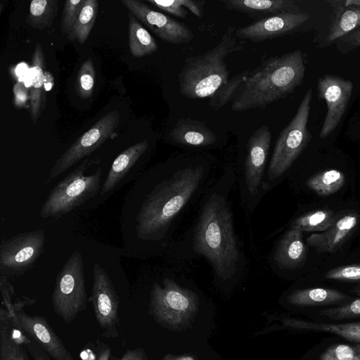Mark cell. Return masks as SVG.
<instances>
[{
	"instance_id": "cell-12",
	"label": "cell",
	"mask_w": 360,
	"mask_h": 360,
	"mask_svg": "<svg viewBox=\"0 0 360 360\" xmlns=\"http://www.w3.org/2000/svg\"><path fill=\"white\" fill-rule=\"evenodd\" d=\"M46 233L43 229L24 232L0 243V273L19 276L34 266L44 251Z\"/></svg>"
},
{
	"instance_id": "cell-35",
	"label": "cell",
	"mask_w": 360,
	"mask_h": 360,
	"mask_svg": "<svg viewBox=\"0 0 360 360\" xmlns=\"http://www.w3.org/2000/svg\"><path fill=\"white\" fill-rule=\"evenodd\" d=\"M320 314L332 320L360 317V298L340 307L324 309Z\"/></svg>"
},
{
	"instance_id": "cell-29",
	"label": "cell",
	"mask_w": 360,
	"mask_h": 360,
	"mask_svg": "<svg viewBox=\"0 0 360 360\" xmlns=\"http://www.w3.org/2000/svg\"><path fill=\"white\" fill-rule=\"evenodd\" d=\"M98 2L97 0H86L82 9L67 36L71 41L83 44L87 39L97 18Z\"/></svg>"
},
{
	"instance_id": "cell-2",
	"label": "cell",
	"mask_w": 360,
	"mask_h": 360,
	"mask_svg": "<svg viewBox=\"0 0 360 360\" xmlns=\"http://www.w3.org/2000/svg\"><path fill=\"white\" fill-rule=\"evenodd\" d=\"M236 181V172L229 167L208 185L195 223L185 238L188 250L193 256L206 259L214 279L222 283L239 278L246 266L229 199Z\"/></svg>"
},
{
	"instance_id": "cell-28",
	"label": "cell",
	"mask_w": 360,
	"mask_h": 360,
	"mask_svg": "<svg viewBox=\"0 0 360 360\" xmlns=\"http://www.w3.org/2000/svg\"><path fill=\"white\" fill-rule=\"evenodd\" d=\"M338 219L329 210H319L307 212L296 217L290 224L301 231H324L331 227Z\"/></svg>"
},
{
	"instance_id": "cell-39",
	"label": "cell",
	"mask_w": 360,
	"mask_h": 360,
	"mask_svg": "<svg viewBox=\"0 0 360 360\" xmlns=\"http://www.w3.org/2000/svg\"><path fill=\"white\" fill-rule=\"evenodd\" d=\"M30 88L23 82H18L13 87V105L15 108L21 109L27 106L28 101H30Z\"/></svg>"
},
{
	"instance_id": "cell-38",
	"label": "cell",
	"mask_w": 360,
	"mask_h": 360,
	"mask_svg": "<svg viewBox=\"0 0 360 360\" xmlns=\"http://www.w3.org/2000/svg\"><path fill=\"white\" fill-rule=\"evenodd\" d=\"M147 2L165 13H170L179 18H186L188 14L182 5L181 0H147Z\"/></svg>"
},
{
	"instance_id": "cell-37",
	"label": "cell",
	"mask_w": 360,
	"mask_h": 360,
	"mask_svg": "<svg viewBox=\"0 0 360 360\" xmlns=\"http://www.w3.org/2000/svg\"><path fill=\"white\" fill-rule=\"evenodd\" d=\"M325 276L333 280L360 281V264L336 267L327 271Z\"/></svg>"
},
{
	"instance_id": "cell-8",
	"label": "cell",
	"mask_w": 360,
	"mask_h": 360,
	"mask_svg": "<svg viewBox=\"0 0 360 360\" xmlns=\"http://www.w3.org/2000/svg\"><path fill=\"white\" fill-rule=\"evenodd\" d=\"M150 312L157 323L170 330L188 327L197 314V293L165 278L162 285L154 283L150 293Z\"/></svg>"
},
{
	"instance_id": "cell-9",
	"label": "cell",
	"mask_w": 360,
	"mask_h": 360,
	"mask_svg": "<svg viewBox=\"0 0 360 360\" xmlns=\"http://www.w3.org/2000/svg\"><path fill=\"white\" fill-rule=\"evenodd\" d=\"M54 312L65 323L74 321L86 309L83 258L79 250L73 252L58 273L51 295Z\"/></svg>"
},
{
	"instance_id": "cell-34",
	"label": "cell",
	"mask_w": 360,
	"mask_h": 360,
	"mask_svg": "<svg viewBox=\"0 0 360 360\" xmlns=\"http://www.w3.org/2000/svg\"><path fill=\"white\" fill-rule=\"evenodd\" d=\"M86 0H67L65 1L60 20V30L67 36L75 23Z\"/></svg>"
},
{
	"instance_id": "cell-32",
	"label": "cell",
	"mask_w": 360,
	"mask_h": 360,
	"mask_svg": "<svg viewBox=\"0 0 360 360\" xmlns=\"http://www.w3.org/2000/svg\"><path fill=\"white\" fill-rule=\"evenodd\" d=\"M250 72V70H245L229 79L225 84L222 85L210 97L208 103L209 106L217 110L225 105L231 100H233L238 89L245 81Z\"/></svg>"
},
{
	"instance_id": "cell-3",
	"label": "cell",
	"mask_w": 360,
	"mask_h": 360,
	"mask_svg": "<svg viewBox=\"0 0 360 360\" xmlns=\"http://www.w3.org/2000/svg\"><path fill=\"white\" fill-rule=\"evenodd\" d=\"M303 53L295 50L268 58L250 72L232 100L233 111L265 108L300 86L305 75Z\"/></svg>"
},
{
	"instance_id": "cell-27",
	"label": "cell",
	"mask_w": 360,
	"mask_h": 360,
	"mask_svg": "<svg viewBox=\"0 0 360 360\" xmlns=\"http://www.w3.org/2000/svg\"><path fill=\"white\" fill-rule=\"evenodd\" d=\"M58 11V0H33L30 5L26 22L34 29H47L52 25Z\"/></svg>"
},
{
	"instance_id": "cell-25",
	"label": "cell",
	"mask_w": 360,
	"mask_h": 360,
	"mask_svg": "<svg viewBox=\"0 0 360 360\" xmlns=\"http://www.w3.org/2000/svg\"><path fill=\"white\" fill-rule=\"evenodd\" d=\"M129 19V48L135 58H141L156 52L158 46L148 31L141 22L128 11Z\"/></svg>"
},
{
	"instance_id": "cell-30",
	"label": "cell",
	"mask_w": 360,
	"mask_h": 360,
	"mask_svg": "<svg viewBox=\"0 0 360 360\" xmlns=\"http://www.w3.org/2000/svg\"><path fill=\"white\" fill-rule=\"evenodd\" d=\"M345 182V176L341 171L334 169L322 171L305 182L306 186L316 194L330 195L339 191Z\"/></svg>"
},
{
	"instance_id": "cell-45",
	"label": "cell",
	"mask_w": 360,
	"mask_h": 360,
	"mask_svg": "<svg viewBox=\"0 0 360 360\" xmlns=\"http://www.w3.org/2000/svg\"><path fill=\"white\" fill-rule=\"evenodd\" d=\"M117 360H148L145 350L141 347L127 349Z\"/></svg>"
},
{
	"instance_id": "cell-41",
	"label": "cell",
	"mask_w": 360,
	"mask_h": 360,
	"mask_svg": "<svg viewBox=\"0 0 360 360\" xmlns=\"http://www.w3.org/2000/svg\"><path fill=\"white\" fill-rule=\"evenodd\" d=\"M326 2L332 8L334 14L348 9L360 8V0H327Z\"/></svg>"
},
{
	"instance_id": "cell-42",
	"label": "cell",
	"mask_w": 360,
	"mask_h": 360,
	"mask_svg": "<svg viewBox=\"0 0 360 360\" xmlns=\"http://www.w3.org/2000/svg\"><path fill=\"white\" fill-rule=\"evenodd\" d=\"M92 353V360H110L112 350L105 342L98 339Z\"/></svg>"
},
{
	"instance_id": "cell-6",
	"label": "cell",
	"mask_w": 360,
	"mask_h": 360,
	"mask_svg": "<svg viewBox=\"0 0 360 360\" xmlns=\"http://www.w3.org/2000/svg\"><path fill=\"white\" fill-rule=\"evenodd\" d=\"M98 158H86L51 191L43 203L40 217H60L94 197L101 187V167L85 174L88 168L98 164Z\"/></svg>"
},
{
	"instance_id": "cell-21",
	"label": "cell",
	"mask_w": 360,
	"mask_h": 360,
	"mask_svg": "<svg viewBox=\"0 0 360 360\" xmlns=\"http://www.w3.org/2000/svg\"><path fill=\"white\" fill-rule=\"evenodd\" d=\"M169 135L173 143L184 147L204 148L217 142L216 135L210 128L191 119L179 120Z\"/></svg>"
},
{
	"instance_id": "cell-7",
	"label": "cell",
	"mask_w": 360,
	"mask_h": 360,
	"mask_svg": "<svg viewBox=\"0 0 360 360\" xmlns=\"http://www.w3.org/2000/svg\"><path fill=\"white\" fill-rule=\"evenodd\" d=\"M271 142L269 127L263 124L249 137L245 157L238 167L236 176L240 199L247 217L253 213L264 196L262 182L267 168Z\"/></svg>"
},
{
	"instance_id": "cell-48",
	"label": "cell",
	"mask_w": 360,
	"mask_h": 360,
	"mask_svg": "<svg viewBox=\"0 0 360 360\" xmlns=\"http://www.w3.org/2000/svg\"><path fill=\"white\" fill-rule=\"evenodd\" d=\"M354 292H355L357 295H360V283H359V285H358L354 288Z\"/></svg>"
},
{
	"instance_id": "cell-17",
	"label": "cell",
	"mask_w": 360,
	"mask_h": 360,
	"mask_svg": "<svg viewBox=\"0 0 360 360\" xmlns=\"http://www.w3.org/2000/svg\"><path fill=\"white\" fill-rule=\"evenodd\" d=\"M46 67L45 56L39 42H37L32 59V68L29 71L31 80L30 90V117L36 123L42 111L46 108V91L50 89L53 79L46 82L52 75L44 72Z\"/></svg>"
},
{
	"instance_id": "cell-44",
	"label": "cell",
	"mask_w": 360,
	"mask_h": 360,
	"mask_svg": "<svg viewBox=\"0 0 360 360\" xmlns=\"http://www.w3.org/2000/svg\"><path fill=\"white\" fill-rule=\"evenodd\" d=\"M184 7H186L198 18H201L203 15V6L205 4V1L201 0H181Z\"/></svg>"
},
{
	"instance_id": "cell-49",
	"label": "cell",
	"mask_w": 360,
	"mask_h": 360,
	"mask_svg": "<svg viewBox=\"0 0 360 360\" xmlns=\"http://www.w3.org/2000/svg\"><path fill=\"white\" fill-rule=\"evenodd\" d=\"M354 349H355V350L356 351V352L359 354V355L360 356V344H357V345L354 347Z\"/></svg>"
},
{
	"instance_id": "cell-19",
	"label": "cell",
	"mask_w": 360,
	"mask_h": 360,
	"mask_svg": "<svg viewBox=\"0 0 360 360\" xmlns=\"http://www.w3.org/2000/svg\"><path fill=\"white\" fill-rule=\"evenodd\" d=\"M231 11L242 13L256 21L283 13H302L294 0H224Z\"/></svg>"
},
{
	"instance_id": "cell-40",
	"label": "cell",
	"mask_w": 360,
	"mask_h": 360,
	"mask_svg": "<svg viewBox=\"0 0 360 360\" xmlns=\"http://www.w3.org/2000/svg\"><path fill=\"white\" fill-rule=\"evenodd\" d=\"M20 333L22 342L33 360H51L48 354L38 344L21 331Z\"/></svg>"
},
{
	"instance_id": "cell-15",
	"label": "cell",
	"mask_w": 360,
	"mask_h": 360,
	"mask_svg": "<svg viewBox=\"0 0 360 360\" xmlns=\"http://www.w3.org/2000/svg\"><path fill=\"white\" fill-rule=\"evenodd\" d=\"M353 90V83L348 79L327 74L318 80V96L327 105L326 115L319 137L328 136L338 126L347 108Z\"/></svg>"
},
{
	"instance_id": "cell-50",
	"label": "cell",
	"mask_w": 360,
	"mask_h": 360,
	"mask_svg": "<svg viewBox=\"0 0 360 360\" xmlns=\"http://www.w3.org/2000/svg\"><path fill=\"white\" fill-rule=\"evenodd\" d=\"M6 1H1V6H1V8H0L1 13H2L3 10H4L3 8L5 6L4 4H6Z\"/></svg>"
},
{
	"instance_id": "cell-33",
	"label": "cell",
	"mask_w": 360,
	"mask_h": 360,
	"mask_svg": "<svg viewBox=\"0 0 360 360\" xmlns=\"http://www.w3.org/2000/svg\"><path fill=\"white\" fill-rule=\"evenodd\" d=\"M96 72L93 60L87 58L81 65L75 82L77 95L82 99H86L92 96L94 89Z\"/></svg>"
},
{
	"instance_id": "cell-46",
	"label": "cell",
	"mask_w": 360,
	"mask_h": 360,
	"mask_svg": "<svg viewBox=\"0 0 360 360\" xmlns=\"http://www.w3.org/2000/svg\"><path fill=\"white\" fill-rule=\"evenodd\" d=\"M163 360H194V359L188 355H184V356H179L176 357L172 356L171 355L168 354L166 355Z\"/></svg>"
},
{
	"instance_id": "cell-5",
	"label": "cell",
	"mask_w": 360,
	"mask_h": 360,
	"mask_svg": "<svg viewBox=\"0 0 360 360\" xmlns=\"http://www.w3.org/2000/svg\"><path fill=\"white\" fill-rule=\"evenodd\" d=\"M311 98L312 89L309 88L295 115L276 139L262 182L264 195L279 183L311 141L307 123Z\"/></svg>"
},
{
	"instance_id": "cell-1",
	"label": "cell",
	"mask_w": 360,
	"mask_h": 360,
	"mask_svg": "<svg viewBox=\"0 0 360 360\" xmlns=\"http://www.w3.org/2000/svg\"><path fill=\"white\" fill-rule=\"evenodd\" d=\"M210 161L174 159L148 176L147 190L136 215L138 238L153 252L169 243L174 226L191 202L210 184Z\"/></svg>"
},
{
	"instance_id": "cell-26",
	"label": "cell",
	"mask_w": 360,
	"mask_h": 360,
	"mask_svg": "<svg viewBox=\"0 0 360 360\" xmlns=\"http://www.w3.org/2000/svg\"><path fill=\"white\" fill-rule=\"evenodd\" d=\"M288 327L338 335L348 341L360 344V322L346 323H319L303 320L289 319L285 321Z\"/></svg>"
},
{
	"instance_id": "cell-10",
	"label": "cell",
	"mask_w": 360,
	"mask_h": 360,
	"mask_svg": "<svg viewBox=\"0 0 360 360\" xmlns=\"http://www.w3.org/2000/svg\"><path fill=\"white\" fill-rule=\"evenodd\" d=\"M35 302V298L24 297L13 302V312L8 314L13 326L38 344L53 360H75L45 317L30 315L23 310L24 307Z\"/></svg>"
},
{
	"instance_id": "cell-43",
	"label": "cell",
	"mask_w": 360,
	"mask_h": 360,
	"mask_svg": "<svg viewBox=\"0 0 360 360\" xmlns=\"http://www.w3.org/2000/svg\"><path fill=\"white\" fill-rule=\"evenodd\" d=\"M339 41L347 45L350 50L360 47V27L340 38Z\"/></svg>"
},
{
	"instance_id": "cell-20",
	"label": "cell",
	"mask_w": 360,
	"mask_h": 360,
	"mask_svg": "<svg viewBox=\"0 0 360 360\" xmlns=\"http://www.w3.org/2000/svg\"><path fill=\"white\" fill-rule=\"evenodd\" d=\"M358 223V216L348 214L342 216L326 231L311 234L307 239V244L319 253L334 252L345 242Z\"/></svg>"
},
{
	"instance_id": "cell-4",
	"label": "cell",
	"mask_w": 360,
	"mask_h": 360,
	"mask_svg": "<svg viewBox=\"0 0 360 360\" xmlns=\"http://www.w3.org/2000/svg\"><path fill=\"white\" fill-rule=\"evenodd\" d=\"M235 31L229 27L214 48L184 60L178 75L181 95L191 99L210 98L229 81L230 71L225 58L243 48L237 43Z\"/></svg>"
},
{
	"instance_id": "cell-36",
	"label": "cell",
	"mask_w": 360,
	"mask_h": 360,
	"mask_svg": "<svg viewBox=\"0 0 360 360\" xmlns=\"http://www.w3.org/2000/svg\"><path fill=\"white\" fill-rule=\"evenodd\" d=\"M320 360H360V356L347 345L335 344L326 349L319 357Z\"/></svg>"
},
{
	"instance_id": "cell-31",
	"label": "cell",
	"mask_w": 360,
	"mask_h": 360,
	"mask_svg": "<svg viewBox=\"0 0 360 360\" xmlns=\"http://www.w3.org/2000/svg\"><path fill=\"white\" fill-rule=\"evenodd\" d=\"M360 27V8L335 13L329 25L327 40H338Z\"/></svg>"
},
{
	"instance_id": "cell-24",
	"label": "cell",
	"mask_w": 360,
	"mask_h": 360,
	"mask_svg": "<svg viewBox=\"0 0 360 360\" xmlns=\"http://www.w3.org/2000/svg\"><path fill=\"white\" fill-rule=\"evenodd\" d=\"M349 297L340 291L330 288H307L292 291L288 302L298 307H311L335 304Z\"/></svg>"
},
{
	"instance_id": "cell-47",
	"label": "cell",
	"mask_w": 360,
	"mask_h": 360,
	"mask_svg": "<svg viewBox=\"0 0 360 360\" xmlns=\"http://www.w3.org/2000/svg\"><path fill=\"white\" fill-rule=\"evenodd\" d=\"M27 67L25 64H24V63L20 64L17 68L16 74L18 73V75L19 76L23 75L24 73H25L27 71Z\"/></svg>"
},
{
	"instance_id": "cell-23",
	"label": "cell",
	"mask_w": 360,
	"mask_h": 360,
	"mask_svg": "<svg viewBox=\"0 0 360 360\" xmlns=\"http://www.w3.org/2000/svg\"><path fill=\"white\" fill-rule=\"evenodd\" d=\"M27 349L22 342L20 331L15 328L8 312L0 308V360H30Z\"/></svg>"
},
{
	"instance_id": "cell-18",
	"label": "cell",
	"mask_w": 360,
	"mask_h": 360,
	"mask_svg": "<svg viewBox=\"0 0 360 360\" xmlns=\"http://www.w3.org/2000/svg\"><path fill=\"white\" fill-rule=\"evenodd\" d=\"M303 232L290 228L280 238L271 255V266L278 270H294L300 267L306 258Z\"/></svg>"
},
{
	"instance_id": "cell-22",
	"label": "cell",
	"mask_w": 360,
	"mask_h": 360,
	"mask_svg": "<svg viewBox=\"0 0 360 360\" xmlns=\"http://www.w3.org/2000/svg\"><path fill=\"white\" fill-rule=\"evenodd\" d=\"M148 141L143 140L122 151L112 162L101 187L102 194L114 191L130 169L148 148Z\"/></svg>"
},
{
	"instance_id": "cell-16",
	"label": "cell",
	"mask_w": 360,
	"mask_h": 360,
	"mask_svg": "<svg viewBox=\"0 0 360 360\" xmlns=\"http://www.w3.org/2000/svg\"><path fill=\"white\" fill-rule=\"evenodd\" d=\"M310 18L304 12L280 13L238 28L235 36L242 40L262 42L297 31Z\"/></svg>"
},
{
	"instance_id": "cell-13",
	"label": "cell",
	"mask_w": 360,
	"mask_h": 360,
	"mask_svg": "<svg viewBox=\"0 0 360 360\" xmlns=\"http://www.w3.org/2000/svg\"><path fill=\"white\" fill-rule=\"evenodd\" d=\"M89 301L92 304L96 321L103 330L102 335L108 338H118L120 298L108 274L98 263L93 266V284Z\"/></svg>"
},
{
	"instance_id": "cell-11",
	"label": "cell",
	"mask_w": 360,
	"mask_h": 360,
	"mask_svg": "<svg viewBox=\"0 0 360 360\" xmlns=\"http://www.w3.org/2000/svg\"><path fill=\"white\" fill-rule=\"evenodd\" d=\"M119 123L120 112L117 110L109 112L101 117L58 158L51 169L45 184L53 181L77 162L91 154L107 140L113 138Z\"/></svg>"
},
{
	"instance_id": "cell-14",
	"label": "cell",
	"mask_w": 360,
	"mask_h": 360,
	"mask_svg": "<svg viewBox=\"0 0 360 360\" xmlns=\"http://www.w3.org/2000/svg\"><path fill=\"white\" fill-rule=\"evenodd\" d=\"M122 5L162 41L175 45L188 44L194 34L184 24L150 8L138 0H122Z\"/></svg>"
}]
</instances>
